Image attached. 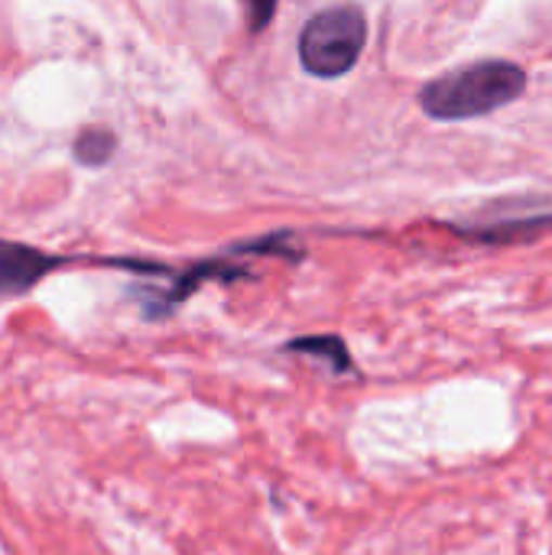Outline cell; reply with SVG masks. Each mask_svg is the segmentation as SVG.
I'll list each match as a JSON object with an SVG mask.
<instances>
[{"label":"cell","instance_id":"1","mask_svg":"<svg viewBox=\"0 0 552 555\" xmlns=\"http://www.w3.org/2000/svg\"><path fill=\"white\" fill-rule=\"evenodd\" d=\"M527 91V72L504 59H485L433 78L420 104L433 120H472L514 104Z\"/></svg>","mask_w":552,"mask_h":555},{"label":"cell","instance_id":"2","mask_svg":"<svg viewBox=\"0 0 552 555\" xmlns=\"http://www.w3.org/2000/svg\"><path fill=\"white\" fill-rule=\"evenodd\" d=\"M368 42V20L355 3L316 13L299 33V62L316 78H342Z\"/></svg>","mask_w":552,"mask_h":555},{"label":"cell","instance_id":"3","mask_svg":"<svg viewBox=\"0 0 552 555\" xmlns=\"http://www.w3.org/2000/svg\"><path fill=\"white\" fill-rule=\"evenodd\" d=\"M52 263L55 260L36 247L0 241V296H20L33 289L49 273Z\"/></svg>","mask_w":552,"mask_h":555},{"label":"cell","instance_id":"4","mask_svg":"<svg viewBox=\"0 0 552 555\" xmlns=\"http://www.w3.org/2000/svg\"><path fill=\"white\" fill-rule=\"evenodd\" d=\"M290 351H299V354H322V358H329L332 361V367L342 374V371H348V348H345V341L342 338H296V341H290L286 345Z\"/></svg>","mask_w":552,"mask_h":555},{"label":"cell","instance_id":"5","mask_svg":"<svg viewBox=\"0 0 552 555\" xmlns=\"http://www.w3.org/2000/svg\"><path fill=\"white\" fill-rule=\"evenodd\" d=\"M114 133L111 130H85L75 143V156L85 166H101L114 156Z\"/></svg>","mask_w":552,"mask_h":555},{"label":"cell","instance_id":"6","mask_svg":"<svg viewBox=\"0 0 552 555\" xmlns=\"http://www.w3.org/2000/svg\"><path fill=\"white\" fill-rule=\"evenodd\" d=\"M247 7H251V29H264L273 20L277 0H247Z\"/></svg>","mask_w":552,"mask_h":555}]
</instances>
